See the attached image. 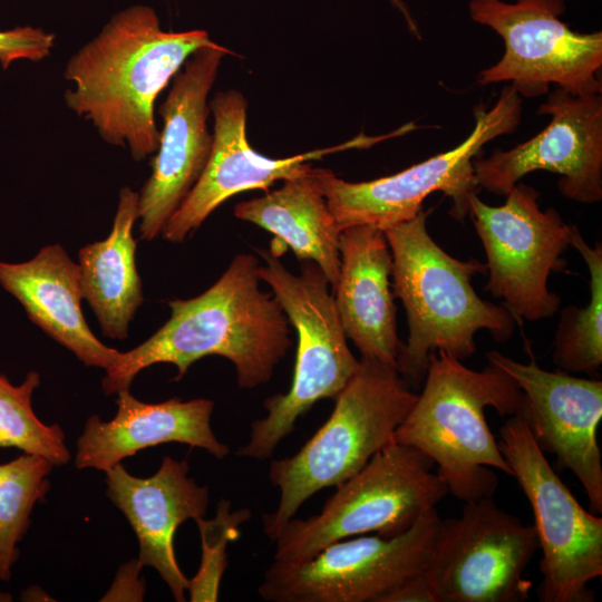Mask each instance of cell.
<instances>
[{"instance_id":"cell-1","label":"cell","mask_w":602,"mask_h":602,"mask_svg":"<svg viewBox=\"0 0 602 602\" xmlns=\"http://www.w3.org/2000/svg\"><path fill=\"white\" fill-rule=\"evenodd\" d=\"M215 43L201 29L165 31L152 7L129 6L68 59L65 103L104 142L143 161L158 146V95L196 50Z\"/></svg>"},{"instance_id":"cell-2","label":"cell","mask_w":602,"mask_h":602,"mask_svg":"<svg viewBox=\"0 0 602 602\" xmlns=\"http://www.w3.org/2000/svg\"><path fill=\"white\" fill-rule=\"evenodd\" d=\"M258 266L254 255L237 254L202 294L169 301V319L143 343L119 352L105 370L103 391L129 389L142 370L157 363L174 365L177 381L208 356L229 359L241 388L266 383L292 342L280 302L260 288Z\"/></svg>"},{"instance_id":"cell-3","label":"cell","mask_w":602,"mask_h":602,"mask_svg":"<svg viewBox=\"0 0 602 602\" xmlns=\"http://www.w3.org/2000/svg\"><path fill=\"white\" fill-rule=\"evenodd\" d=\"M428 215L421 210L414 219L383 231L392 260V293L401 300L408 322L396 369L414 388L424 382L437 351L463 361L476 352L477 331L487 330L494 340L504 342L516 321L503 304L478 297L472 279L487 273L486 264L445 252L427 230Z\"/></svg>"},{"instance_id":"cell-4","label":"cell","mask_w":602,"mask_h":602,"mask_svg":"<svg viewBox=\"0 0 602 602\" xmlns=\"http://www.w3.org/2000/svg\"><path fill=\"white\" fill-rule=\"evenodd\" d=\"M523 395L504 371L488 363L473 370L445 351L430 358L424 387L398 426L394 441L418 449L437 465L448 493L459 501L493 497L495 468L512 476L485 417L487 407L501 416L521 411Z\"/></svg>"},{"instance_id":"cell-5","label":"cell","mask_w":602,"mask_h":602,"mask_svg":"<svg viewBox=\"0 0 602 602\" xmlns=\"http://www.w3.org/2000/svg\"><path fill=\"white\" fill-rule=\"evenodd\" d=\"M409 387L395 367L359 359L326 423L293 456L271 462L269 477L280 491V501L274 512L262 516L270 540L317 492L339 486L394 441L417 399Z\"/></svg>"},{"instance_id":"cell-6","label":"cell","mask_w":602,"mask_h":602,"mask_svg":"<svg viewBox=\"0 0 602 602\" xmlns=\"http://www.w3.org/2000/svg\"><path fill=\"white\" fill-rule=\"evenodd\" d=\"M264 264L258 276L266 282L298 336L295 365L289 391L268 397V414L251 424L249 441L240 457L263 460L289 436L297 420L321 399H334L355 375L359 360L347 343L333 294L321 269L301 261L300 274L291 273L272 247L259 250Z\"/></svg>"},{"instance_id":"cell-7","label":"cell","mask_w":602,"mask_h":602,"mask_svg":"<svg viewBox=\"0 0 602 602\" xmlns=\"http://www.w3.org/2000/svg\"><path fill=\"white\" fill-rule=\"evenodd\" d=\"M434 466L418 449L391 441L337 486L320 513L292 517L282 527L274 561L302 563L343 538L406 532L448 494Z\"/></svg>"},{"instance_id":"cell-8","label":"cell","mask_w":602,"mask_h":602,"mask_svg":"<svg viewBox=\"0 0 602 602\" xmlns=\"http://www.w3.org/2000/svg\"><path fill=\"white\" fill-rule=\"evenodd\" d=\"M522 100L512 86H505L487 109L479 104L470 134L456 147L408 168L367 182H348L332 171L312 168L336 226L370 225L382 231L414 219L425 198L435 192L450 197L449 214L459 222L468 215L469 197L476 193L473 161L484 145L509 134L520 124Z\"/></svg>"},{"instance_id":"cell-9","label":"cell","mask_w":602,"mask_h":602,"mask_svg":"<svg viewBox=\"0 0 602 602\" xmlns=\"http://www.w3.org/2000/svg\"><path fill=\"white\" fill-rule=\"evenodd\" d=\"M498 445L533 511L542 550L540 600L593 602L589 583L602 575V518L561 480L521 414L505 420Z\"/></svg>"},{"instance_id":"cell-10","label":"cell","mask_w":602,"mask_h":602,"mask_svg":"<svg viewBox=\"0 0 602 602\" xmlns=\"http://www.w3.org/2000/svg\"><path fill=\"white\" fill-rule=\"evenodd\" d=\"M468 9L505 46L502 58L478 74L479 85L508 82L525 97L547 94L551 85L576 96L601 94L602 32L572 30L560 18L564 0H470Z\"/></svg>"},{"instance_id":"cell-11","label":"cell","mask_w":602,"mask_h":602,"mask_svg":"<svg viewBox=\"0 0 602 602\" xmlns=\"http://www.w3.org/2000/svg\"><path fill=\"white\" fill-rule=\"evenodd\" d=\"M441 518L436 508L396 536L337 541L302 563L273 561L258 594L269 602H381L430 561Z\"/></svg>"},{"instance_id":"cell-12","label":"cell","mask_w":602,"mask_h":602,"mask_svg":"<svg viewBox=\"0 0 602 602\" xmlns=\"http://www.w3.org/2000/svg\"><path fill=\"white\" fill-rule=\"evenodd\" d=\"M538 197L535 188L520 182L501 206L484 203L476 193L469 197L468 215L487 259L485 290L503 300L520 326L560 310L561 298L547 281L565 266L562 254L571 245V224L553 207L542 211Z\"/></svg>"},{"instance_id":"cell-13","label":"cell","mask_w":602,"mask_h":602,"mask_svg":"<svg viewBox=\"0 0 602 602\" xmlns=\"http://www.w3.org/2000/svg\"><path fill=\"white\" fill-rule=\"evenodd\" d=\"M537 550L533 525L484 497L440 521L425 573L437 602H524L532 583L523 573Z\"/></svg>"},{"instance_id":"cell-14","label":"cell","mask_w":602,"mask_h":602,"mask_svg":"<svg viewBox=\"0 0 602 602\" xmlns=\"http://www.w3.org/2000/svg\"><path fill=\"white\" fill-rule=\"evenodd\" d=\"M232 51L219 45L196 50L172 79L158 108L163 120L152 174L138 192L140 240L162 234L203 173L213 144L208 95L222 59Z\"/></svg>"},{"instance_id":"cell-15","label":"cell","mask_w":602,"mask_h":602,"mask_svg":"<svg viewBox=\"0 0 602 602\" xmlns=\"http://www.w3.org/2000/svg\"><path fill=\"white\" fill-rule=\"evenodd\" d=\"M538 114L551 116L531 139L489 157H475L477 187L501 196L534 171L560 176L557 187L569 200L594 204L602 198V96L572 95L556 88Z\"/></svg>"},{"instance_id":"cell-16","label":"cell","mask_w":602,"mask_h":602,"mask_svg":"<svg viewBox=\"0 0 602 602\" xmlns=\"http://www.w3.org/2000/svg\"><path fill=\"white\" fill-rule=\"evenodd\" d=\"M524 363L488 351V363L504 371L523 395L518 414L543 453L556 457L559 469H570L589 499L590 512L602 513V462L598 428L602 419V381L565 371L542 369L532 352Z\"/></svg>"},{"instance_id":"cell-17","label":"cell","mask_w":602,"mask_h":602,"mask_svg":"<svg viewBox=\"0 0 602 602\" xmlns=\"http://www.w3.org/2000/svg\"><path fill=\"white\" fill-rule=\"evenodd\" d=\"M208 107L214 119L212 151L198 181L162 231L163 237L173 243L183 242L235 194L258 188L266 191L276 181L308 174L312 169L309 161L342 149L370 146L381 139L359 136L338 146L270 158L259 154L247 142V103L240 91L216 93Z\"/></svg>"},{"instance_id":"cell-18","label":"cell","mask_w":602,"mask_h":602,"mask_svg":"<svg viewBox=\"0 0 602 602\" xmlns=\"http://www.w3.org/2000/svg\"><path fill=\"white\" fill-rule=\"evenodd\" d=\"M186 460L169 456L146 478L129 474L120 464L105 472L107 495L125 515L138 541V562L154 567L177 602L185 601L188 579L174 548L178 526L204 517L210 502L207 486L188 476Z\"/></svg>"},{"instance_id":"cell-19","label":"cell","mask_w":602,"mask_h":602,"mask_svg":"<svg viewBox=\"0 0 602 602\" xmlns=\"http://www.w3.org/2000/svg\"><path fill=\"white\" fill-rule=\"evenodd\" d=\"M117 411L110 420L90 416L77 440L75 466L106 472L145 448L179 443L205 449L217 459L230 454L211 426L214 402L179 398L149 404L129 389L117 392Z\"/></svg>"},{"instance_id":"cell-20","label":"cell","mask_w":602,"mask_h":602,"mask_svg":"<svg viewBox=\"0 0 602 602\" xmlns=\"http://www.w3.org/2000/svg\"><path fill=\"white\" fill-rule=\"evenodd\" d=\"M340 273L332 291L348 339L361 357L396 368L402 342L397 334L391 291L392 260L385 232L370 225L351 226L339 236Z\"/></svg>"},{"instance_id":"cell-21","label":"cell","mask_w":602,"mask_h":602,"mask_svg":"<svg viewBox=\"0 0 602 602\" xmlns=\"http://www.w3.org/2000/svg\"><path fill=\"white\" fill-rule=\"evenodd\" d=\"M0 284L36 326L84 365L106 370L117 358L119 351L103 343L85 320L79 266L61 245L43 246L25 262L0 261Z\"/></svg>"},{"instance_id":"cell-22","label":"cell","mask_w":602,"mask_h":602,"mask_svg":"<svg viewBox=\"0 0 602 602\" xmlns=\"http://www.w3.org/2000/svg\"><path fill=\"white\" fill-rule=\"evenodd\" d=\"M311 171L283 181L280 188L263 196L236 204L234 215L272 233L275 240L271 247L278 253L289 247L300 261L314 262L332 292L340 273L341 232Z\"/></svg>"},{"instance_id":"cell-23","label":"cell","mask_w":602,"mask_h":602,"mask_svg":"<svg viewBox=\"0 0 602 602\" xmlns=\"http://www.w3.org/2000/svg\"><path fill=\"white\" fill-rule=\"evenodd\" d=\"M137 220L138 192L124 186L108 236L85 245L78 254L84 299L96 314L103 334L110 339L127 338L129 323L143 303L133 235Z\"/></svg>"},{"instance_id":"cell-24","label":"cell","mask_w":602,"mask_h":602,"mask_svg":"<svg viewBox=\"0 0 602 602\" xmlns=\"http://www.w3.org/2000/svg\"><path fill=\"white\" fill-rule=\"evenodd\" d=\"M570 243L585 261L590 273V301L585 307L561 310L552 360L571 375L596 376L602 367V245L590 246L571 224Z\"/></svg>"},{"instance_id":"cell-25","label":"cell","mask_w":602,"mask_h":602,"mask_svg":"<svg viewBox=\"0 0 602 602\" xmlns=\"http://www.w3.org/2000/svg\"><path fill=\"white\" fill-rule=\"evenodd\" d=\"M52 467L46 458L25 453L0 464V581L11 577L33 507L49 492Z\"/></svg>"},{"instance_id":"cell-26","label":"cell","mask_w":602,"mask_h":602,"mask_svg":"<svg viewBox=\"0 0 602 602\" xmlns=\"http://www.w3.org/2000/svg\"><path fill=\"white\" fill-rule=\"evenodd\" d=\"M39 385L37 371H29L19 385L0 373V448H17L64 466L71 455L61 427L42 423L32 408V395Z\"/></svg>"},{"instance_id":"cell-27","label":"cell","mask_w":602,"mask_h":602,"mask_svg":"<svg viewBox=\"0 0 602 602\" xmlns=\"http://www.w3.org/2000/svg\"><path fill=\"white\" fill-rule=\"evenodd\" d=\"M230 499L217 502L215 516L195 521L201 537V563L190 580L187 592L192 602H215L219 599L222 576L229 565L226 547L241 535L240 526L251 518L249 508L232 511Z\"/></svg>"},{"instance_id":"cell-28","label":"cell","mask_w":602,"mask_h":602,"mask_svg":"<svg viewBox=\"0 0 602 602\" xmlns=\"http://www.w3.org/2000/svg\"><path fill=\"white\" fill-rule=\"evenodd\" d=\"M55 46V33L42 28L21 26L0 30V65L3 69L18 60L39 62L48 58Z\"/></svg>"},{"instance_id":"cell-29","label":"cell","mask_w":602,"mask_h":602,"mask_svg":"<svg viewBox=\"0 0 602 602\" xmlns=\"http://www.w3.org/2000/svg\"><path fill=\"white\" fill-rule=\"evenodd\" d=\"M381 602H437V599L424 570L383 596Z\"/></svg>"},{"instance_id":"cell-30","label":"cell","mask_w":602,"mask_h":602,"mask_svg":"<svg viewBox=\"0 0 602 602\" xmlns=\"http://www.w3.org/2000/svg\"><path fill=\"white\" fill-rule=\"evenodd\" d=\"M389 3L399 11L401 17L405 20V23L408 29H414L416 27V20L414 19L408 6L404 0H388Z\"/></svg>"}]
</instances>
